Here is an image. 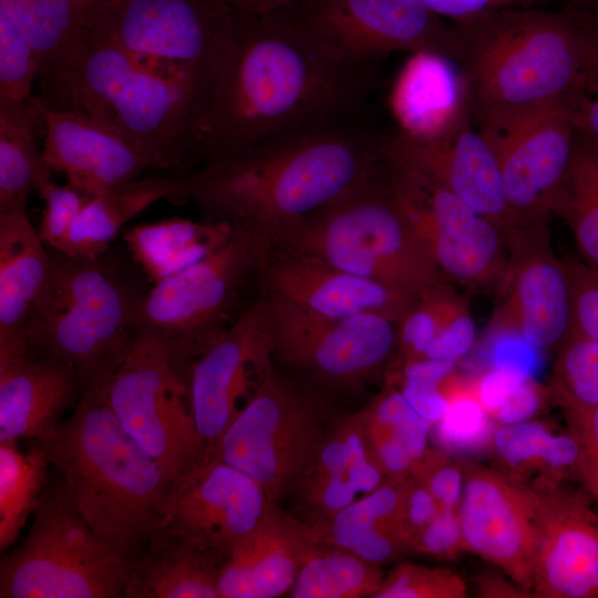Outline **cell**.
I'll list each match as a JSON object with an SVG mask.
<instances>
[{
	"mask_svg": "<svg viewBox=\"0 0 598 598\" xmlns=\"http://www.w3.org/2000/svg\"><path fill=\"white\" fill-rule=\"evenodd\" d=\"M112 373L83 382L70 415L34 442L89 525L132 558L162 526L173 482L114 415Z\"/></svg>",
	"mask_w": 598,
	"mask_h": 598,
	"instance_id": "obj_5",
	"label": "cell"
},
{
	"mask_svg": "<svg viewBox=\"0 0 598 598\" xmlns=\"http://www.w3.org/2000/svg\"><path fill=\"white\" fill-rule=\"evenodd\" d=\"M451 375L440 384L448 406L435 423V439L448 452H480L493 441V416L480 402L475 384L451 381Z\"/></svg>",
	"mask_w": 598,
	"mask_h": 598,
	"instance_id": "obj_39",
	"label": "cell"
},
{
	"mask_svg": "<svg viewBox=\"0 0 598 598\" xmlns=\"http://www.w3.org/2000/svg\"><path fill=\"white\" fill-rule=\"evenodd\" d=\"M238 16H265L287 8L298 0H223Z\"/></svg>",
	"mask_w": 598,
	"mask_h": 598,
	"instance_id": "obj_61",
	"label": "cell"
},
{
	"mask_svg": "<svg viewBox=\"0 0 598 598\" xmlns=\"http://www.w3.org/2000/svg\"><path fill=\"white\" fill-rule=\"evenodd\" d=\"M484 133L496 150L506 199L518 223L524 229L546 226L575 147L576 130L565 106Z\"/></svg>",
	"mask_w": 598,
	"mask_h": 598,
	"instance_id": "obj_19",
	"label": "cell"
},
{
	"mask_svg": "<svg viewBox=\"0 0 598 598\" xmlns=\"http://www.w3.org/2000/svg\"><path fill=\"white\" fill-rule=\"evenodd\" d=\"M555 436L544 424L527 421L497 429L492 444L511 468L523 472L542 467L548 472Z\"/></svg>",
	"mask_w": 598,
	"mask_h": 598,
	"instance_id": "obj_44",
	"label": "cell"
},
{
	"mask_svg": "<svg viewBox=\"0 0 598 598\" xmlns=\"http://www.w3.org/2000/svg\"><path fill=\"white\" fill-rule=\"evenodd\" d=\"M258 281L261 292L327 318L378 313L399 323L414 305L383 283L276 244Z\"/></svg>",
	"mask_w": 598,
	"mask_h": 598,
	"instance_id": "obj_23",
	"label": "cell"
},
{
	"mask_svg": "<svg viewBox=\"0 0 598 598\" xmlns=\"http://www.w3.org/2000/svg\"><path fill=\"white\" fill-rule=\"evenodd\" d=\"M539 348L512 329H489L484 358L489 369L506 370L535 379L543 358Z\"/></svg>",
	"mask_w": 598,
	"mask_h": 598,
	"instance_id": "obj_47",
	"label": "cell"
},
{
	"mask_svg": "<svg viewBox=\"0 0 598 598\" xmlns=\"http://www.w3.org/2000/svg\"><path fill=\"white\" fill-rule=\"evenodd\" d=\"M38 75V60L31 43L0 13V99L29 101Z\"/></svg>",
	"mask_w": 598,
	"mask_h": 598,
	"instance_id": "obj_42",
	"label": "cell"
},
{
	"mask_svg": "<svg viewBox=\"0 0 598 598\" xmlns=\"http://www.w3.org/2000/svg\"><path fill=\"white\" fill-rule=\"evenodd\" d=\"M84 34L72 63L42 84L38 97L115 130L155 171H181L197 159L212 80L163 70L102 37Z\"/></svg>",
	"mask_w": 598,
	"mask_h": 598,
	"instance_id": "obj_4",
	"label": "cell"
},
{
	"mask_svg": "<svg viewBox=\"0 0 598 598\" xmlns=\"http://www.w3.org/2000/svg\"><path fill=\"white\" fill-rule=\"evenodd\" d=\"M409 548L439 558L457 557L466 549L457 511L441 509L411 540Z\"/></svg>",
	"mask_w": 598,
	"mask_h": 598,
	"instance_id": "obj_51",
	"label": "cell"
},
{
	"mask_svg": "<svg viewBox=\"0 0 598 598\" xmlns=\"http://www.w3.org/2000/svg\"><path fill=\"white\" fill-rule=\"evenodd\" d=\"M527 379L532 378L513 371L489 369L475 383L477 398L493 416Z\"/></svg>",
	"mask_w": 598,
	"mask_h": 598,
	"instance_id": "obj_58",
	"label": "cell"
},
{
	"mask_svg": "<svg viewBox=\"0 0 598 598\" xmlns=\"http://www.w3.org/2000/svg\"><path fill=\"white\" fill-rule=\"evenodd\" d=\"M464 472L457 515L465 548L530 594L536 527L522 482L475 464L464 465Z\"/></svg>",
	"mask_w": 598,
	"mask_h": 598,
	"instance_id": "obj_21",
	"label": "cell"
},
{
	"mask_svg": "<svg viewBox=\"0 0 598 598\" xmlns=\"http://www.w3.org/2000/svg\"><path fill=\"white\" fill-rule=\"evenodd\" d=\"M194 359L136 334L107 383V401L128 435L175 483L200 455L189 373Z\"/></svg>",
	"mask_w": 598,
	"mask_h": 598,
	"instance_id": "obj_10",
	"label": "cell"
},
{
	"mask_svg": "<svg viewBox=\"0 0 598 598\" xmlns=\"http://www.w3.org/2000/svg\"><path fill=\"white\" fill-rule=\"evenodd\" d=\"M51 262L25 207L0 213V353L27 348L25 333Z\"/></svg>",
	"mask_w": 598,
	"mask_h": 598,
	"instance_id": "obj_29",
	"label": "cell"
},
{
	"mask_svg": "<svg viewBox=\"0 0 598 598\" xmlns=\"http://www.w3.org/2000/svg\"><path fill=\"white\" fill-rule=\"evenodd\" d=\"M364 430L372 457L386 480H404L412 475L414 461L402 440L364 415Z\"/></svg>",
	"mask_w": 598,
	"mask_h": 598,
	"instance_id": "obj_50",
	"label": "cell"
},
{
	"mask_svg": "<svg viewBox=\"0 0 598 598\" xmlns=\"http://www.w3.org/2000/svg\"><path fill=\"white\" fill-rule=\"evenodd\" d=\"M499 290L502 302L489 329L515 330L539 349L563 343L571 328L570 282L563 258L549 247L547 226L511 240Z\"/></svg>",
	"mask_w": 598,
	"mask_h": 598,
	"instance_id": "obj_22",
	"label": "cell"
},
{
	"mask_svg": "<svg viewBox=\"0 0 598 598\" xmlns=\"http://www.w3.org/2000/svg\"><path fill=\"white\" fill-rule=\"evenodd\" d=\"M37 192L44 203L39 236L50 250L66 254L73 225L89 196L69 184H56L52 177Z\"/></svg>",
	"mask_w": 598,
	"mask_h": 598,
	"instance_id": "obj_45",
	"label": "cell"
},
{
	"mask_svg": "<svg viewBox=\"0 0 598 598\" xmlns=\"http://www.w3.org/2000/svg\"><path fill=\"white\" fill-rule=\"evenodd\" d=\"M455 361L421 358L405 362L402 380L440 385L453 374Z\"/></svg>",
	"mask_w": 598,
	"mask_h": 598,
	"instance_id": "obj_60",
	"label": "cell"
},
{
	"mask_svg": "<svg viewBox=\"0 0 598 598\" xmlns=\"http://www.w3.org/2000/svg\"><path fill=\"white\" fill-rule=\"evenodd\" d=\"M50 463L34 443L22 451L18 442H0V549L19 537L48 483Z\"/></svg>",
	"mask_w": 598,
	"mask_h": 598,
	"instance_id": "obj_37",
	"label": "cell"
},
{
	"mask_svg": "<svg viewBox=\"0 0 598 598\" xmlns=\"http://www.w3.org/2000/svg\"><path fill=\"white\" fill-rule=\"evenodd\" d=\"M453 24L473 122L487 133L565 106L598 61V17L568 2L559 11L506 9Z\"/></svg>",
	"mask_w": 598,
	"mask_h": 598,
	"instance_id": "obj_3",
	"label": "cell"
},
{
	"mask_svg": "<svg viewBox=\"0 0 598 598\" xmlns=\"http://www.w3.org/2000/svg\"><path fill=\"white\" fill-rule=\"evenodd\" d=\"M295 10L337 60L378 68L393 52H433L457 60V35L419 0H298Z\"/></svg>",
	"mask_w": 598,
	"mask_h": 598,
	"instance_id": "obj_14",
	"label": "cell"
},
{
	"mask_svg": "<svg viewBox=\"0 0 598 598\" xmlns=\"http://www.w3.org/2000/svg\"><path fill=\"white\" fill-rule=\"evenodd\" d=\"M401 392L406 401L432 425L445 414L448 402L440 385L402 380Z\"/></svg>",
	"mask_w": 598,
	"mask_h": 598,
	"instance_id": "obj_59",
	"label": "cell"
},
{
	"mask_svg": "<svg viewBox=\"0 0 598 598\" xmlns=\"http://www.w3.org/2000/svg\"><path fill=\"white\" fill-rule=\"evenodd\" d=\"M383 578L379 565L320 543L302 564L289 594L292 598H373Z\"/></svg>",
	"mask_w": 598,
	"mask_h": 598,
	"instance_id": "obj_38",
	"label": "cell"
},
{
	"mask_svg": "<svg viewBox=\"0 0 598 598\" xmlns=\"http://www.w3.org/2000/svg\"><path fill=\"white\" fill-rule=\"evenodd\" d=\"M389 161L396 198L445 278L473 289L499 285L509 236L447 189Z\"/></svg>",
	"mask_w": 598,
	"mask_h": 598,
	"instance_id": "obj_15",
	"label": "cell"
},
{
	"mask_svg": "<svg viewBox=\"0 0 598 598\" xmlns=\"http://www.w3.org/2000/svg\"><path fill=\"white\" fill-rule=\"evenodd\" d=\"M522 484L536 527L530 594L598 598V508L590 494L549 477Z\"/></svg>",
	"mask_w": 598,
	"mask_h": 598,
	"instance_id": "obj_16",
	"label": "cell"
},
{
	"mask_svg": "<svg viewBox=\"0 0 598 598\" xmlns=\"http://www.w3.org/2000/svg\"><path fill=\"white\" fill-rule=\"evenodd\" d=\"M43 135L44 123L31 99H0V213L25 207L30 193L51 177L39 144Z\"/></svg>",
	"mask_w": 598,
	"mask_h": 598,
	"instance_id": "obj_34",
	"label": "cell"
},
{
	"mask_svg": "<svg viewBox=\"0 0 598 598\" xmlns=\"http://www.w3.org/2000/svg\"><path fill=\"white\" fill-rule=\"evenodd\" d=\"M0 13L31 43L41 85L59 78L83 44V21L72 0H0Z\"/></svg>",
	"mask_w": 598,
	"mask_h": 598,
	"instance_id": "obj_35",
	"label": "cell"
},
{
	"mask_svg": "<svg viewBox=\"0 0 598 598\" xmlns=\"http://www.w3.org/2000/svg\"><path fill=\"white\" fill-rule=\"evenodd\" d=\"M579 450L578 474L598 508V405H560Z\"/></svg>",
	"mask_w": 598,
	"mask_h": 598,
	"instance_id": "obj_46",
	"label": "cell"
},
{
	"mask_svg": "<svg viewBox=\"0 0 598 598\" xmlns=\"http://www.w3.org/2000/svg\"><path fill=\"white\" fill-rule=\"evenodd\" d=\"M412 476L425 485L441 509L457 511L464 487V466L452 463L442 451L427 450L415 464Z\"/></svg>",
	"mask_w": 598,
	"mask_h": 598,
	"instance_id": "obj_49",
	"label": "cell"
},
{
	"mask_svg": "<svg viewBox=\"0 0 598 598\" xmlns=\"http://www.w3.org/2000/svg\"><path fill=\"white\" fill-rule=\"evenodd\" d=\"M395 130L415 141L444 137L473 122L468 84L458 63L433 52H414L389 94Z\"/></svg>",
	"mask_w": 598,
	"mask_h": 598,
	"instance_id": "obj_27",
	"label": "cell"
},
{
	"mask_svg": "<svg viewBox=\"0 0 598 598\" xmlns=\"http://www.w3.org/2000/svg\"><path fill=\"white\" fill-rule=\"evenodd\" d=\"M319 544L312 524L271 501L258 525L221 564L220 598H276L290 592L302 564Z\"/></svg>",
	"mask_w": 598,
	"mask_h": 598,
	"instance_id": "obj_25",
	"label": "cell"
},
{
	"mask_svg": "<svg viewBox=\"0 0 598 598\" xmlns=\"http://www.w3.org/2000/svg\"><path fill=\"white\" fill-rule=\"evenodd\" d=\"M406 480H385L332 517L313 523L320 543L379 566L394 558L408 548L400 524Z\"/></svg>",
	"mask_w": 598,
	"mask_h": 598,
	"instance_id": "obj_31",
	"label": "cell"
},
{
	"mask_svg": "<svg viewBox=\"0 0 598 598\" xmlns=\"http://www.w3.org/2000/svg\"><path fill=\"white\" fill-rule=\"evenodd\" d=\"M161 200L186 203L182 175L142 176L89 196L75 219L64 255L93 258L106 252L126 223Z\"/></svg>",
	"mask_w": 598,
	"mask_h": 598,
	"instance_id": "obj_32",
	"label": "cell"
},
{
	"mask_svg": "<svg viewBox=\"0 0 598 598\" xmlns=\"http://www.w3.org/2000/svg\"><path fill=\"white\" fill-rule=\"evenodd\" d=\"M363 412L368 420L391 430L402 440L414 466L427 452L432 424L415 412L400 389H385Z\"/></svg>",
	"mask_w": 598,
	"mask_h": 598,
	"instance_id": "obj_43",
	"label": "cell"
},
{
	"mask_svg": "<svg viewBox=\"0 0 598 598\" xmlns=\"http://www.w3.org/2000/svg\"><path fill=\"white\" fill-rule=\"evenodd\" d=\"M384 148L389 158L457 196L509 239L525 230L508 206L496 150L474 122L425 142L394 128L386 132Z\"/></svg>",
	"mask_w": 598,
	"mask_h": 598,
	"instance_id": "obj_20",
	"label": "cell"
},
{
	"mask_svg": "<svg viewBox=\"0 0 598 598\" xmlns=\"http://www.w3.org/2000/svg\"><path fill=\"white\" fill-rule=\"evenodd\" d=\"M571 293V331L598 342V272L579 257L566 255Z\"/></svg>",
	"mask_w": 598,
	"mask_h": 598,
	"instance_id": "obj_48",
	"label": "cell"
},
{
	"mask_svg": "<svg viewBox=\"0 0 598 598\" xmlns=\"http://www.w3.org/2000/svg\"><path fill=\"white\" fill-rule=\"evenodd\" d=\"M466 584L447 568L402 563L393 568L373 598H462Z\"/></svg>",
	"mask_w": 598,
	"mask_h": 598,
	"instance_id": "obj_41",
	"label": "cell"
},
{
	"mask_svg": "<svg viewBox=\"0 0 598 598\" xmlns=\"http://www.w3.org/2000/svg\"><path fill=\"white\" fill-rule=\"evenodd\" d=\"M234 16L223 0H103L82 20L135 55L213 80Z\"/></svg>",
	"mask_w": 598,
	"mask_h": 598,
	"instance_id": "obj_13",
	"label": "cell"
},
{
	"mask_svg": "<svg viewBox=\"0 0 598 598\" xmlns=\"http://www.w3.org/2000/svg\"><path fill=\"white\" fill-rule=\"evenodd\" d=\"M476 328L465 306L442 321L424 358L455 361L466 354L474 344Z\"/></svg>",
	"mask_w": 598,
	"mask_h": 598,
	"instance_id": "obj_52",
	"label": "cell"
},
{
	"mask_svg": "<svg viewBox=\"0 0 598 598\" xmlns=\"http://www.w3.org/2000/svg\"><path fill=\"white\" fill-rule=\"evenodd\" d=\"M441 18L463 21L482 14L506 10L530 8L556 0H419Z\"/></svg>",
	"mask_w": 598,
	"mask_h": 598,
	"instance_id": "obj_55",
	"label": "cell"
},
{
	"mask_svg": "<svg viewBox=\"0 0 598 598\" xmlns=\"http://www.w3.org/2000/svg\"><path fill=\"white\" fill-rule=\"evenodd\" d=\"M50 255L25 333L28 350L70 367L82 382L115 371L132 344L134 311L146 289L109 250L93 258Z\"/></svg>",
	"mask_w": 598,
	"mask_h": 598,
	"instance_id": "obj_7",
	"label": "cell"
},
{
	"mask_svg": "<svg viewBox=\"0 0 598 598\" xmlns=\"http://www.w3.org/2000/svg\"><path fill=\"white\" fill-rule=\"evenodd\" d=\"M32 516L24 540L0 560L1 598L124 597L131 556L89 525L60 475Z\"/></svg>",
	"mask_w": 598,
	"mask_h": 598,
	"instance_id": "obj_8",
	"label": "cell"
},
{
	"mask_svg": "<svg viewBox=\"0 0 598 598\" xmlns=\"http://www.w3.org/2000/svg\"><path fill=\"white\" fill-rule=\"evenodd\" d=\"M385 133L361 115L271 136L181 174L186 203L206 220L247 227L276 243L381 162Z\"/></svg>",
	"mask_w": 598,
	"mask_h": 598,
	"instance_id": "obj_2",
	"label": "cell"
},
{
	"mask_svg": "<svg viewBox=\"0 0 598 598\" xmlns=\"http://www.w3.org/2000/svg\"><path fill=\"white\" fill-rule=\"evenodd\" d=\"M221 564L165 525L131 559L125 598H220Z\"/></svg>",
	"mask_w": 598,
	"mask_h": 598,
	"instance_id": "obj_30",
	"label": "cell"
},
{
	"mask_svg": "<svg viewBox=\"0 0 598 598\" xmlns=\"http://www.w3.org/2000/svg\"><path fill=\"white\" fill-rule=\"evenodd\" d=\"M274 246L266 235L234 227L206 257L145 290L134 311L133 334L156 338L195 359L235 321L241 291L259 280Z\"/></svg>",
	"mask_w": 598,
	"mask_h": 598,
	"instance_id": "obj_9",
	"label": "cell"
},
{
	"mask_svg": "<svg viewBox=\"0 0 598 598\" xmlns=\"http://www.w3.org/2000/svg\"><path fill=\"white\" fill-rule=\"evenodd\" d=\"M545 398V389L535 379H527L493 417L502 425L527 422L543 408Z\"/></svg>",
	"mask_w": 598,
	"mask_h": 598,
	"instance_id": "obj_57",
	"label": "cell"
},
{
	"mask_svg": "<svg viewBox=\"0 0 598 598\" xmlns=\"http://www.w3.org/2000/svg\"><path fill=\"white\" fill-rule=\"evenodd\" d=\"M275 244L383 283L413 303L446 279L396 198L386 156Z\"/></svg>",
	"mask_w": 598,
	"mask_h": 598,
	"instance_id": "obj_6",
	"label": "cell"
},
{
	"mask_svg": "<svg viewBox=\"0 0 598 598\" xmlns=\"http://www.w3.org/2000/svg\"><path fill=\"white\" fill-rule=\"evenodd\" d=\"M82 388L70 367L28 348L0 353V442L48 435L75 406Z\"/></svg>",
	"mask_w": 598,
	"mask_h": 598,
	"instance_id": "obj_26",
	"label": "cell"
},
{
	"mask_svg": "<svg viewBox=\"0 0 598 598\" xmlns=\"http://www.w3.org/2000/svg\"><path fill=\"white\" fill-rule=\"evenodd\" d=\"M378 78V68L332 56L295 3L265 16L235 14L215 66L197 161L218 162L278 134L361 116Z\"/></svg>",
	"mask_w": 598,
	"mask_h": 598,
	"instance_id": "obj_1",
	"label": "cell"
},
{
	"mask_svg": "<svg viewBox=\"0 0 598 598\" xmlns=\"http://www.w3.org/2000/svg\"><path fill=\"white\" fill-rule=\"evenodd\" d=\"M272 361L265 316L256 298L192 362L189 385L200 450L198 462L215 457L225 431Z\"/></svg>",
	"mask_w": 598,
	"mask_h": 598,
	"instance_id": "obj_17",
	"label": "cell"
},
{
	"mask_svg": "<svg viewBox=\"0 0 598 598\" xmlns=\"http://www.w3.org/2000/svg\"><path fill=\"white\" fill-rule=\"evenodd\" d=\"M551 394L560 405H598V342L569 331L555 362Z\"/></svg>",
	"mask_w": 598,
	"mask_h": 598,
	"instance_id": "obj_40",
	"label": "cell"
},
{
	"mask_svg": "<svg viewBox=\"0 0 598 598\" xmlns=\"http://www.w3.org/2000/svg\"><path fill=\"white\" fill-rule=\"evenodd\" d=\"M44 123L42 156L51 172L86 196L142 177L147 157L110 126L80 112L55 109L32 95Z\"/></svg>",
	"mask_w": 598,
	"mask_h": 598,
	"instance_id": "obj_24",
	"label": "cell"
},
{
	"mask_svg": "<svg viewBox=\"0 0 598 598\" xmlns=\"http://www.w3.org/2000/svg\"><path fill=\"white\" fill-rule=\"evenodd\" d=\"M553 215L568 225L580 259L598 272V142L576 131L569 168Z\"/></svg>",
	"mask_w": 598,
	"mask_h": 598,
	"instance_id": "obj_36",
	"label": "cell"
},
{
	"mask_svg": "<svg viewBox=\"0 0 598 598\" xmlns=\"http://www.w3.org/2000/svg\"><path fill=\"white\" fill-rule=\"evenodd\" d=\"M233 229L226 223L172 217L135 225L123 239L135 264L155 283L206 257Z\"/></svg>",
	"mask_w": 598,
	"mask_h": 598,
	"instance_id": "obj_33",
	"label": "cell"
},
{
	"mask_svg": "<svg viewBox=\"0 0 598 598\" xmlns=\"http://www.w3.org/2000/svg\"><path fill=\"white\" fill-rule=\"evenodd\" d=\"M441 511L430 491L412 475L408 477L400 514L406 547Z\"/></svg>",
	"mask_w": 598,
	"mask_h": 598,
	"instance_id": "obj_54",
	"label": "cell"
},
{
	"mask_svg": "<svg viewBox=\"0 0 598 598\" xmlns=\"http://www.w3.org/2000/svg\"><path fill=\"white\" fill-rule=\"evenodd\" d=\"M568 3L582 8L598 17V0H568Z\"/></svg>",
	"mask_w": 598,
	"mask_h": 598,
	"instance_id": "obj_64",
	"label": "cell"
},
{
	"mask_svg": "<svg viewBox=\"0 0 598 598\" xmlns=\"http://www.w3.org/2000/svg\"><path fill=\"white\" fill-rule=\"evenodd\" d=\"M398 324V344L405 362L424 358L436 332V319L430 303L420 298Z\"/></svg>",
	"mask_w": 598,
	"mask_h": 598,
	"instance_id": "obj_53",
	"label": "cell"
},
{
	"mask_svg": "<svg viewBox=\"0 0 598 598\" xmlns=\"http://www.w3.org/2000/svg\"><path fill=\"white\" fill-rule=\"evenodd\" d=\"M72 1L80 17L83 19L85 13H87L92 8H94L96 4H99L103 0H72Z\"/></svg>",
	"mask_w": 598,
	"mask_h": 598,
	"instance_id": "obj_63",
	"label": "cell"
},
{
	"mask_svg": "<svg viewBox=\"0 0 598 598\" xmlns=\"http://www.w3.org/2000/svg\"><path fill=\"white\" fill-rule=\"evenodd\" d=\"M257 298L274 360L323 386L360 388L398 344V322L378 313L327 318L270 293Z\"/></svg>",
	"mask_w": 598,
	"mask_h": 598,
	"instance_id": "obj_12",
	"label": "cell"
},
{
	"mask_svg": "<svg viewBox=\"0 0 598 598\" xmlns=\"http://www.w3.org/2000/svg\"><path fill=\"white\" fill-rule=\"evenodd\" d=\"M327 431L317 398L281 373L274 360L225 431L215 457L278 502L295 486Z\"/></svg>",
	"mask_w": 598,
	"mask_h": 598,
	"instance_id": "obj_11",
	"label": "cell"
},
{
	"mask_svg": "<svg viewBox=\"0 0 598 598\" xmlns=\"http://www.w3.org/2000/svg\"><path fill=\"white\" fill-rule=\"evenodd\" d=\"M271 501L252 478L212 457L173 483L162 525L223 564L258 525Z\"/></svg>",
	"mask_w": 598,
	"mask_h": 598,
	"instance_id": "obj_18",
	"label": "cell"
},
{
	"mask_svg": "<svg viewBox=\"0 0 598 598\" xmlns=\"http://www.w3.org/2000/svg\"><path fill=\"white\" fill-rule=\"evenodd\" d=\"M518 587L492 575H486L480 581L481 594L484 597H525L523 594L528 592Z\"/></svg>",
	"mask_w": 598,
	"mask_h": 598,
	"instance_id": "obj_62",
	"label": "cell"
},
{
	"mask_svg": "<svg viewBox=\"0 0 598 598\" xmlns=\"http://www.w3.org/2000/svg\"><path fill=\"white\" fill-rule=\"evenodd\" d=\"M375 464L359 411L328 429L311 461L295 484L313 523L326 520L384 482Z\"/></svg>",
	"mask_w": 598,
	"mask_h": 598,
	"instance_id": "obj_28",
	"label": "cell"
},
{
	"mask_svg": "<svg viewBox=\"0 0 598 598\" xmlns=\"http://www.w3.org/2000/svg\"><path fill=\"white\" fill-rule=\"evenodd\" d=\"M565 109L575 130L598 142V61Z\"/></svg>",
	"mask_w": 598,
	"mask_h": 598,
	"instance_id": "obj_56",
	"label": "cell"
}]
</instances>
